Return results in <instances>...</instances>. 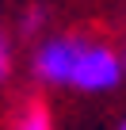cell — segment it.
Wrapping results in <instances>:
<instances>
[{"mask_svg": "<svg viewBox=\"0 0 126 130\" xmlns=\"http://www.w3.org/2000/svg\"><path fill=\"white\" fill-rule=\"evenodd\" d=\"M122 80H126L122 50H115L107 42H96V38H84L77 73H73V88L88 92V96H103V92H115Z\"/></svg>", "mask_w": 126, "mask_h": 130, "instance_id": "cell-1", "label": "cell"}, {"mask_svg": "<svg viewBox=\"0 0 126 130\" xmlns=\"http://www.w3.org/2000/svg\"><path fill=\"white\" fill-rule=\"evenodd\" d=\"M80 50H84V35H50V38H42L34 57H31L34 80H42L50 88H73Z\"/></svg>", "mask_w": 126, "mask_h": 130, "instance_id": "cell-2", "label": "cell"}, {"mask_svg": "<svg viewBox=\"0 0 126 130\" xmlns=\"http://www.w3.org/2000/svg\"><path fill=\"white\" fill-rule=\"evenodd\" d=\"M12 130H53V119H50V111L42 103H27Z\"/></svg>", "mask_w": 126, "mask_h": 130, "instance_id": "cell-3", "label": "cell"}, {"mask_svg": "<svg viewBox=\"0 0 126 130\" xmlns=\"http://www.w3.org/2000/svg\"><path fill=\"white\" fill-rule=\"evenodd\" d=\"M42 23H46V8H42V4H34V8L23 12V35H38Z\"/></svg>", "mask_w": 126, "mask_h": 130, "instance_id": "cell-4", "label": "cell"}, {"mask_svg": "<svg viewBox=\"0 0 126 130\" xmlns=\"http://www.w3.org/2000/svg\"><path fill=\"white\" fill-rule=\"evenodd\" d=\"M12 73V50H8V38L0 35V80Z\"/></svg>", "mask_w": 126, "mask_h": 130, "instance_id": "cell-5", "label": "cell"}, {"mask_svg": "<svg viewBox=\"0 0 126 130\" xmlns=\"http://www.w3.org/2000/svg\"><path fill=\"white\" fill-rule=\"evenodd\" d=\"M118 130H126V119H122V122H118Z\"/></svg>", "mask_w": 126, "mask_h": 130, "instance_id": "cell-6", "label": "cell"}, {"mask_svg": "<svg viewBox=\"0 0 126 130\" xmlns=\"http://www.w3.org/2000/svg\"><path fill=\"white\" fill-rule=\"evenodd\" d=\"M122 65H126V46H122Z\"/></svg>", "mask_w": 126, "mask_h": 130, "instance_id": "cell-7", "label": "cell"}]
</instances>
